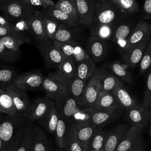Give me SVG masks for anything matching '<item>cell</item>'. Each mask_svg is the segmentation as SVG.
<instances>
[{"label": "cell", "instance_id": "obj_1", "mask_svg": "<svg viewBox=\"0 0 151 151\" xmlns=\"http://www.w3.org/2000/svg\"><path fill=\"white\" fill-rule=\"evenodd\" d=\"M28 121L24 114H3L0 122V136L2 151H15L19 141L22 129Z\"/></svg>", "mask_w": 151, "mask_h": 151}, {"label": "cell", "instance_id": "obj_2", "mask_svg": "<svg viewBox=\"0 0 151 151\" xmlns=\"http://www.w3.org/2000/svg\"><path fill=\"white\" fill-rule=\"evenodd\" d=\"M120 12L119 8L111 0H100L97 2L93 22L90 27V35L102 25L116 24Z\"/></svg>", "mask_w": 151, "mask_h": 151}, {"label": "cell", "instance_id": "obj_3", "mask_svg": "<svg viewBox=\"0 0 151 151\" xmlns=\"http://www.w3.org/2000/svg\"><path fill=\"white\" fill-rule=\"evenodd\" d=\"M37 9V8L21 0L12 1L0 5V11L2 13V16L11 22L27 18Z\"/></svg>", "mask_w": 151, "mask_h": 151}, {"label": "cell", "instance_id": "obj_4", "mask_svg": "<svg viewBox=\"0 0 151 151\" xmlns=\"http://www.w3.org/2000/svg\"><path fill=\"white\" fill-rule=\"evenodd\" d=\"M41 87L47 96L54 100L67 90V80L57 70L44 77Z\"/></svg>", "mask_w": 151, "mask_h": 151}, {"label": "cell", "instance_id": "obj_5", "mask_svg": "<svg viewBox=\"0 0 151 151\" xmlns=\"http://www.w3.org/2000/svg\"><path fill=\"white\" fill-rule=\"evenodd\" d=\"M35 45L48 67L57 68L64 57L50 40L36 41Z\"/></svg>", "mask_w": 151, "mask_h": 151}, {"label": "cell", "instance_id": "obj_6", "mask_svg": "<svg viewBox=\"0 0 151 151\" xmlns=\"http://www.w3.org/2000/svg\"><path fill=\"white\" fill-rule=\"evenodd\" d=\"M88 80L85 86L83 100L80 107H91L101 91V70H96L94 74Z\"/></svg>", "mask_w": 151, "mask_h": 151}, {"label": "cell", "instance_id": "obj_7", "mask_svg": "<svg viewBox=\"0 0 151 151\" xmlns=\"http://www.w3.org/2000/svg\"><path fill=\"white\" fill-rule=\"evenodd\" d=\"M52 100L61 116L65 120H71L73 114L79 107L68 89Z\"/></svg>", "mask_w": 151, "mask_h": 151}, {"label": "cell", "instance_id": "obj_8", "mask_svg": "<svg viewBox=\"0 0 151 151\" xmlns=\"http://www.w3.org/2000/svg\"><path fill=\"white\" fill-rule=\"evenodd\" d=\"M44 77L42 73L39 70L28 71L17 76L12 84L25 91L38 88L42 86Z\"/></svg>", "mask_w": 151, "mask_h": 151}, {"label": "cell", "instance_id": "obj_9", "mask_svg": "<svg viewBox=\"0 0 151 151\" xmlns=\"http://www.w3.org/2000/svg\"><path fill=\"white\" fill-rule=\"evenodd\" d=\"M64 58L73 59L76 64L89 57L88 54L77 42H61L52 41Z\"/></svg>", "mask_w": 151, "mask_h": 151}, {"label": "cell", "instance_id": "obj_10", "mask_svg": "<svg viewBox=\"0 0 151 151\" xmlns=\"http://www.w3.org/2000/svg\"><path fill=\"white\" fill-rule=\"evenodd\" d=\"M126 117L131 126L143 128L150 122L151 109L137 104L126 110Z\"/></svg>", "mask_w": 151, "mask_h": 151}, {"label": "cell", "instance_id": "obj_11", "mask_svg": "<svg viewBox=\"0 0 151 151\" xmlns=\"http://www.w3.org/2000/svg\"><path fill=\"white\" fill-rule=\"evenodd\" d=\"M52 102V100L48 96L35 99L29 105L24 114L25 117L31 122L40 120L45 116Z\"/></svg>", "mask_w": 151, "mask_h": 151}, {"label": "cell", "instance_id": "obj_12", "mask_svg": "<svg viewBox=\"0 0 151 151\" xmlns=\"http://www.w3.org/2000/svg\"><path fill=\"white\" fill-rule=\"evenodd\" d=\"M150 34L151 25L143 20H140L136 25L128 37L124 51L150 39Z\"/></svg>", "mask_w": 151, "mask_h": 151}, {"label": "cell", "instance_id": "obj_13", "mask_svg": "<svg viewBox=\"0 0 151 151\" xmlns=\"http://www.w3.org/2000/svg\"><path fill=\"white\" fill-rule=\"evenodd\" d=\"M5 87L11 96L17 113L25 114L31 103L26 91L20 89L12 83Z\"/></svg>", "mask_w": 151, "mask_h": 151}, {"label": "cell", "instance_id": "obj_14", "mask_svg": "<svg viewBox=\"0 0 151 151\" xmlns=\"http://www.w3.org/2000/svg\"><path fill=\"white\" fill-rule=\"evenodd\" d=\"M27 22L29 34L36 41H44L49 40L44 29L42 13L36 10L27 18Z\"/></svg>", "mask_w": 151, "mask_h": 151}, {"label": "cell", "instance_id": "obj_15", "mask_svg": "<svg viewBox=\"0 0 151 151\" xmlns=\"http://www.w3.org/2000/svg\"><path fill=\"white\" fill-rule=\"evenodd\" d=\"M87 47L88 55L94 62H99L103 60L108 50V44L106 41L95 36L90 37Z\"/></svg>", "mask_w": 151, "mask_h": 151}, {"label": "cell", "instance_id": "obj_16", "mask_svg": "<svg viewBox=\"0 0 151 151\" xmlns=\"http://www.w3.org/2000/svg\"><path fill=\"white\" fill-rule=\"evenodd\" d=\"M78 22L85 27H90L92 24L96 3L90 0H76Z\"/></svg>", "mask_w": 151, "mask_h": 151}, {"label": "cell", "instance_id": "obj_17", "mask_svg": "<svg viewBox=\"0 0 151 151\" xmlns=\"http://www.w3.org/2000/svg\"><path fill=\"white\" fill-rule=\"evenodd\" d=\"M130 126L129 123H122L108 132L103 150L104 151H115L124 134Z\"/></svg>", "mask_w": 151, "mask_h": 151}, {"label": "cell", "instance_id": "obj_18", "mask_svg": "<svg viewBox=\"0 0 151 151\" xmlns=\"http://www.w3.org/2000/svg\"><path fill=\"white\" fill-rule=\"evenodd\" d=\"M123 109L113 108L103 110H96L93 113L90 123L100 127L118 119L123 113Z\"/></svg>", "mask_w": 151, "mask_h": 151}, {"label": "cell", "instance_id": "obj_19", "mask_svg": "<svg viewBox=\"0 0 151 151\" xmlns=\"http://www.w3.org/2000/svg\"><path fill=\"white\" fill-rule=\"evenodd\" d=\"M150 39L122 52V59L127 68H134L139 63Z\"/></svg>", "mask_w": 151, "mask_h": 151}, {"label": "cell", "instance_id": "obj_20", "mask_svg": "<svg viewBox=\"0 0 151 151\" xmlns=\"http://www.w3.org/2000/svg\"><path fill=\"white\" fill-rule=\"evenodd\" d=\"M143 128L131 126L124 134L115 151H129L142 138Z\"/></svg>", "mask_w": 151, "mask_h": 151}, {"label": "cell", "instance_id": "obj_21", "mask_svg": "<svg viewBox=\"0 0 151 151\" xmlns=\"http://www.w3.org/2000/svg\"><path fill=\"white\" fill-rule=\"evenodd\" d=\"M132 30V25L129 22H123L115 25L110 40L114 42L123 52L126 47L127 40Z\"/></svg>", "mask_w": 151, "mask_h": 151}, {"label": "cell", "instance_id": "obj_22", "mask_svg": "<svg viewBox=\"0 0 151 151\" xmlns=\"http://www.w3.org/2000/svg\"><path fill=\"white\" fill-rule=\"evenodd\" d=\"M96 110L121 108L114 95L111 91H101L92 107Z\"/></svg>", "mask_w": 151, "mask_h": 151}, {"label": "cell", "instance_id": "obj_23", "mask_svg": "<svg viewBox=\"0 0 151 151\" xmlns=\"http://www.w3.org/2000/svg\"><path fill=\"white\" fill-rule=\"evenodd\" d=\"M31 151H50L48 138L38 126L32 127Z\"/></svg>", "mask_w": 151, "mask_h": 151}, {"label": "cell", "instance_id": "obj_24", "mask_svg": "<svg viewBox=\"0 0 151 151\" xmlns=\"http://www.w3.org/2000/svg\"><path fill=\"white\" fill-rule=\"evenodd\" d=\"M111 92L123 110L130 109L137 104L134 99L127 91L123 84L117 86Z\"/></svg>", "mask_w": 151, "mask_h": 151}, {"label": "cell", "instance_id": "obj_25", "mask_svg": "<svg viewBox=\"0 0 151 151\" xmlns=\"http://www.w3.org/2000/svg\"><path fill=\"white\" fill-rule=\"evenodd\" d=\"M70 127V125L68 126L66 120L60 115L54 134H55L56 145L61 149H66Z\"/></svg>", "mask_w": 151, "mask_h": 151}, {"label": "cell", "instance_id": "obj_26", "mask_svg": "<svg viewBox=\"0 0 151 151\" xmlns=\"http://www.w3.org/2000/svg\"><path fill=\"white\" fill-rule=\"evenodd\" d=\"M86 83L87 81L81 80L76 76L67 80V89L74 98L79 107L81 104Z\"/></svg>", "mask_w": 151, "mask_h": 151}, {"label": "cell", "instance_id": "obj_27", "mask_svg": "<svg viewBox=\"0 0 151 151\" xmlns=\"http://www.w3.org/2000/svg\"><path fill=\"white\" fill-rule=\"evenodd\" d=\"M60 116V114L52 102L47 112L40 121L48 132L50 133H54Z\"/></svg>", "mask_w": 151, "mask_h": 151}, {"label": "cell", "instance_id": "obj_28", "mask_svg": "<svg viewBox=\"0 0 151 151\" xmlns=\"http://www.w3.org/2000/svg\"><path fill=\"white\" fill-rule=\"evenodd\" d=\"M96 70L94 62L88 57L76 64V76L81 80L87 81Z\"/></svg>", "mask_w": 151, "mask_h": 151}, {"label": "cell", "instance_id": "obj_29", "mask_svg": "<svg viewBox=\"0 0 151 151\" xmlns=\"http://www.w3.org/2000/svg\"><path fill=\"white\" fill-rule=\"evenodd\" d=\"M74 127L77 139L87 150L88 143L98 127L91 123L76 125Z\"/></svg>", "mask_w": 151, "mask_h": 151}, {"label": "cell", "instance_id": "obj_30", "mask_svg": "<svg viewBox=\"0 0 151 151\" xmlns=\"http://www.w3.org/2000/svg\"><path fill=\"white\" fill-rule=\"evenodd\" d=\"M32 127L31 122L28 120L25 123L22 129L19 143L15 151H31Z\"/></svg>", "mask_w": 151, "mask_h": 151}, {"label": "cell", "instance_id": "obj_31", "mask_svg": "<svg viewBox=\"0 0 151 151\" xmlns=\"http://www.w3.org/2000/svg\"><path fill=\"white\" fill-rule=\"evenodd\" d=\"M70 27V26L60 22L51 41L61 42H77L75 39L73 31Z\"/></svg>", "mask_w": 151, "mask_h": 151}, {"label": "cell", "instance_id": "obj_32", "mask_svg": "<svg viewBox=\"0 0 151 151\" xmlns=\"http://www.w3.org/2000/svg\"><path fill=\"white\" fill-rule=\"evenodd\" d=\"M0 112L12 115L17 113L11 96L5 86L0 85Z\"/></svg>", "mask_w": 151, "mask_h": 151}, {"label": "cell", "instance_id": "obj_33", "mask_svg": "<svg viewBox=\"0 0 151 151\" xmlns=\"http://www.w3.org/2000/svg\"><path fill=\"white\" fill-rule=\"evenodd\" d=\"M101 90L106 91H112L117 86L123 84L117 77L103 68H101Z\"/></svg>", "mask_w": 151, "mask_h": 151}, {"label": "cell", "instance_id": "obj_34", "mask_svg": "<svg viewBox=\"0 0 151 151\" xmlns=\"http://www.w3.org/2000/svg\"><path fill=\"white\" fill-rule=\"evenodd\" d=\"M94 109L89 107H78L73 114L71 121L74 126L90 123V119Z\"/></svg>", "mask_w": 151, "mask_h": 151}, {"label": "cell", "instance_id": "obj_35", "mask_svg": "<svg viewBox=\"0 0 151 151\" xmlns=\"http://www.w3.org/2000/svg\"><path fill=\"white\" fill-rule=\"evenodd\" d=\"M107 133V131L103 130L101 127H98L88 143L87 150L103 149Z\"/></svg>", "mask_w": 151, "mask_h": 151}, {"label": "cell", "instance_id": "obj_36", "mask_svg": "<svg viewBox=\"0 0 151 151\" xmlns=\"http://www.w3.org/2000/svg\"><path fill=\"white\" fill-rule=\"evenodd\" d=\"M45 14L58 21L60 22L67 24L71 27H76L78 25V22L74 20L68 14L55 7L46 9Z\"/></svg>", "mask_w": 151, "mask_h": 151}, {"label": "cell", "instance_id": "obj_37", "mask_svg": "<svg viewBox=\"0 0 151 151\" xmlns=\"http://www.w3.org/2000/svg\"><path fill=\"white\" fill-rule=\"evenodd\" d=\"M109 67L111 72L120 80L127 83H132L133 77L132 74L120 62H112L109 64Z\"/></svg>", "mask_w": 151, "mask_h": 151}, {"label": "cell", "instance_id": "obj_38", "mask_svg": "<svg viewBox=\"0 0 151 151\" xmlns=\"http://www.w3.org/2000/svg\"><path fill=\"white\" fill-rule=\"evenodd\" d=\"M57 68L67 80L76 76V63L73 59L64 58Z\"/></svg>", "mask_w": 151, "mask_h": 151}, {"label": "cell", "instance_id": "obj_39", "mask_svg": "<svg viewBox=\"0 0 151 151\" xmlns=\"http://www.w3.org/2000/svg\"><path fill=\"white\" fill-rule=\"evenodd\" d=\"M54 7L66 13L74 20L78 22L76 0H58L55 4Z\"/></svg>", "mask_w": 151, "mask_h": 151}, {"label": "cell", "instance_id": "obj_40", "mask_svg": "<svg viewBox=\"0 0 151 151\" xmlns=\"http://www.w3.org/2000/svg\"><path fill=\"white\" fill-rule=\"evenodd\" d=\"M120 11L125 14L130 15L140 11L139 6L136 0H111Z\"/></svg>", "mask_w": 151, "mask_h": 151}, {"label": "cell", "instance_id": "obj_41", "mask_svg": "<svg viewBox=\"0 0 151 151\" xmlns=\"http://www.w3.org/2000/svg\"><path fill=\"white\" fill-rule=\"evenodd\" d=\"M17 76L15 69L11 65L0 63V85L6 86L12 83Z\"/></svg>", "mask_w": 151, "mask_h": 151}, {"label": "cell", "instance_id": "obj_42", "mask_svg": "<svg viewBox=\"0 0 151 151\" xmlns=\"http://www.w3.org/2000/svg\"><path fill=\"white\" fill-rule=\"evenodd\" d=\"M65 150L67 151H87L86 149L77 139L75 127L72 123L70 124Z\"/></svg>", "mask_w": 151, "mask_h": 151}, {"label": "cell", "instance_id": "obj_43", "mask_svg": "<svg viewBox=\"0 0 151 151\" xmlns=\"http://www.w3.org/2000/svg\"><path fill=\"white\" fill-rule=\"evenodd\" d=\"M0 40L6 48L18 54H21L20 46L25 43L23 40L12 36L0 37Z\"/></svg>", "mask_w": 151, "mask_h": 151}, {"label": "cell", "instance_id": "obj_44", "mask_svg": "<svg viewBox=\"0 0 151 151\" xmlns=\"http://www.w3.org/2000/svg\"><path fill=\"white\" fill-rule=\"evenodd\" d=\"M42 18L44 21V25L45 33L49 40H51L54 35L59 24L58 21L48 16L45 14L42 13Z\"/></svg>", "mask_w": 151, "mask_h": 151}, {"label": "cell", "instance_id": "obj_45", "mask_svg": "<svg viewBox=\"0 0 151 151\" xmlns=\"http://www.w3.org/2000/svg\"><path fill=\"white\" fill-rule=\"evenodd\" d=\"M139 73L141 74L149 70L151 64V40H149L147 47L139 62Z\"/></svg>", "mask_w": 151, "mask_h": 151}, {"label": "cell", "instance_id": "obj_46", "mask_svg": "<svg viewBox=\"0 0 151 151\" xmlns=\"http://www.w3.org/2000/svg\"><path fill=\"white\" fill-rule=\"evenodd\" d=\"M21 54L14 52L6 48L0 40V59L5 62L12 63L17 61Z\"/></svg>", "mask_w": 151, "mask_h": 151}, {"label": "cell", "instance_id": "obj_47", "mask_svg": "<svg viewBox=\"0 0 151 151\" xmlns=\"http://www.w3.org/2000/svg\"><path fill=\"white\" fill-rule=\"evenodd\" d=\"M115 25L116 24L102 25L96 30L92 35L90 36L97 37L104 41L110 40Z\"/></svg>", "mask_w": 151, "mask_h": 151}, {"label": "cell", "instance_id": "obj_48", "mask_svg": "<svg viewBox=\"0 0 151 151\" xmlns=\"http://www.w3.org/2000/svg\"><path fill=\"white\" fill-rule=\"evenodd\" d=\"M142 105L151 109V71L150 68L147 71L144 94Z\"/></svg>", "mask_w": 151, "mask_h": 151}, {"label": "cell", "instance_id": "obj_49", "mask_svg": "<svg viewBox=\"0 0 151 151\" xmlns=\"http://www.w3.org/2000/svg\"><path fill=\"white\" fill-rule=\"evenodd\" d=\"M28 18V17H27ZM27 18H22L12 22L14 29L15 31L24 36L30 42L31 38L29 37V28L27 22Z\"/></svg>", "mask_w": 151, "mask_h": 151}, {"label": "cell", "instance_id": "obj_50", "mask_svg": "<svg viewBox=\"0 0 151 151\" xmlns=\"http://www.w3.org/2000/svg\"><path fill=\"white\" fill-rule=\"evenodd\" d=\"M4 36H12L23 40L25 42H29V41L26 39L24 36L15 31L14 29L7 28L5 27H0V37Z\"/></svg>", "mask_w": 151, "mask_h": 151}, {"label": "cell", "instance_id": "obj_51", "mask_svg": "<svg viewBox=\"0 0 151 151\" xmlns=\"http://www.w3.org/2000/svg\"><path fill=\"white\" fill-rule=\"evenodd\" d=\"M142 17L145 19L151 18V0H145L143 7Z\"/></svg>", "mask_w": 151, "mask_h": 151}, {"label": "cell", "instance_id": "obj_52", "mask_svg": "<svg viewBox=\"0 0 151 151\" xmlns=\"http://www.w3.org/2000/svg\"><path fill=\"white\" fill-rule=\"evenodd\" d=\"M27 4L33 6V7H41L45 10V6L43 4L42 0H21Z\"/></svg>", "mask_w": 151, "mask_h": 151}, {"label": "cell", "instance_id": "obj_53", "mask_svg": "<svg viewBox=\"0 0 151 151\" xmlns=\"http://www.w3.org/2000/svg\"><path fill=\"white\" fill-rule=\"evenodd\" d=\"M0 27L14 29L12 22L8 21L2 15H0Z\"/></svg>", "mask_w": 151, "mask_h": 151}, {"label": "cell", "instance_id": "obj_54", "mask_svg": "<svg viewBox=\"0 0 151 151\" xmlns=\"http://www.w3.org/2000/svg\"><path fill=\"white\" fill-rule=\"evenodd\" d=\"M129 151H145V147L142 139L140 140Z\"/></svg>", "mask_w": 151, "mask_h": 151}, {"label": "cell", "instance_id": "obj_55", "mask_svg": "<svg viewBox=\"0 0 151 151\" xmlns=\"http://www.w3.org/2000/svg\"><path fill=\"white\" fill-rule=\"evenodd\" d=\"M42 2L44 6H45V10L54 8L55 6V3L52 0H42Z\"/></svg>", "mask_w": 151, "mask_h": 151}, {"label": "cell", "instance_id": "obj_56", "mask_svg": "<svg viewBox=\"0 0 151 151\" xmlns=\"http://www.w3.org/2000/svg\"><path fill=\"white\" fill-rule=\"evenodd\" d=\"M17 1V0H0V5H4V4H5L9 3L12 1Z\"/></svg>", "mask_w": 151, "mask_h": 151}, {"label": "cell", "instance_id": "obj_57", "mask_svg": "<svg viewBox=\"0 0 151 151\" xmlns=\"http://www.w3.org/2000/svg\"><path fill=\"white\" fill-rule=\"evenodd\" d=\"M0 151H2V143L1 136H0Z\"/></svg>", "mask_w": 151, "mask_h": 151}, {"label": "cell", "instance_id": "obj_58", "mask_svg": "<svg viewBox=\"0 0 151 151\" xmlns=\"http://www.w3.org/2000/svg\"><path fill=\"white\" fill-rule=\"evenodd\" d=\"M87 151H104V150H103V149H99V150H88Z\"/></svg>", "mask_w": 151, "mask_h": 151}, {"label": "cell", "instance_id": "obj_59", "mask_svg": "<svg viewBox=\"0 0 151 151\" xmlns=\"http://www.w3.org/2000/svg\"><path fill=\"white\" fill-rule=\"evenodd\" d=\"M2 116H3V113H2L1 112H0V122L2 119Z\"/></svg>", "mask_w": 151, "mask_h": 151}, {"label": "cell", "instance_id": "obj_60", "mask_svg": "<svg viewBox=\"0 0 151 151\" xmlns=\"http://www.w3.org/2000/svg\"><path fill=\"white\" fill-rule=\"evenodd\" d=\"M90 1H92V2H94V3H97V2H98L99 1H100V0H90Z\"/></svg>", "mask_w": 151, "mask_h": 151}, {"label": "cell", "instance_id": "obj_61", "mask_svg": "<svg viewBox=\"0 0 151 151\" xmlns=\"http://www.w3.org/2000/svg\"><path fill=\"white\" fill-rule=\"evenodd\" d=\"M59 151H64V150H59Z\"/></svg>", "mask_w": 151, "mask_h": 151}, {"label": "cell", "instance_id": "obj_62", "mask_svg": "<svg viewBox=\"0 0 151 151\" xmlns=\"http://www.w3.org/2000/svg\"></svg>", "mask_w": 151, "mask_h": 151}]
</instances>
